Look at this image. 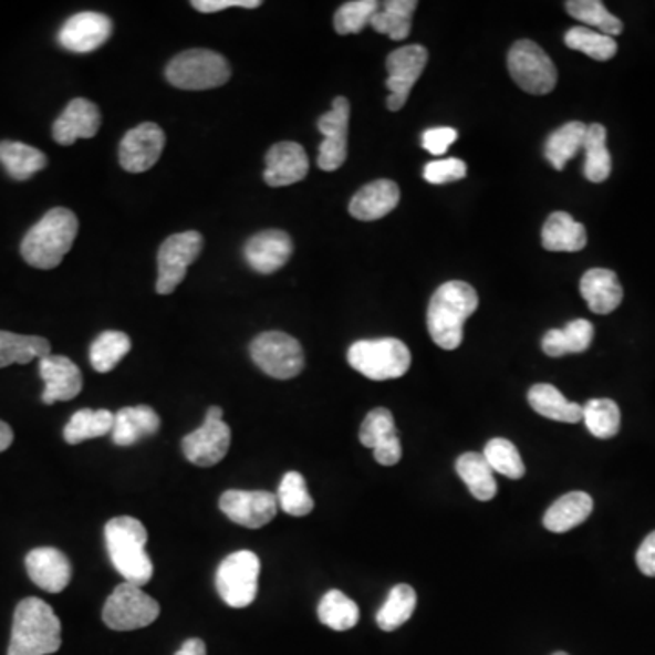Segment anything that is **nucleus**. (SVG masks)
<instances>
[{"label":"nucleus","instance_id":"1","mask_svg":"<svg viewBox=\"0 0 655 655\" xmlns=\"http://www.w3.org/2000/svg\"><path fill=\"white\" fill-rule=\"evenodd\" d=\"M479 306V298L468 282L448 281L437 288L428 304V332L437 346L456 350L462 343V328Z\"/></svg>","mask_w":655,"mask_h":655},{"label":"nucleus","instance_id":"2","mask_svg":"<svg viewBox=\"0 0 655 655\" xmlns=\"http://www.w3.org/2000/svg\"><path fill=\"white\" fill-rule=\"evenodd\" d=\"M77 233V216L67 208H53L22 239V259L39 270H53L72 250Z\"/></svg>","mask_w":655,"mask_h":655},{"label":"nucleus","instance_id":"3","mask_svg":"<svg viewBox=\"0 0 655 655\" xmlns=\"http://www.w3.org/2000/svg\"><path fill=\"white\" fill-rule=\"evenodd\" d=\"M61 621L50 604L28 597L17 604L8 655H50L62 645Z\"/></svg>","mask_w":655,"mask_h":655},{"label":"nucleus","instance_id":"4","mask_svg":"<svg viewBox=\"0 0 655 655\" xmlns=\"http://www.w3.org/2000/svg\"><path fill=\"white\" fill-rule=\"evenodd\" d=\"M104 538L113 569L123 575L124 583L148 584L154 575V563L146 553L148 532L143 522L128 516L110 519Z\"/></svg>","mask_w":655,"mask_h":655},{"label":"nucleus","instance_id":"5","mask_svg":"<svg viewBox=\"0 0 655 655\" xmlns=\"http://www.w3.org/2000/svg\"><path fill=\"white\" fill-rule=\"evenodd\" d=\"M349 363L372 381L399 380L412 366V354L399 339H364L350 346Z\"/></svg>","mask_w":655,"mask_h":655},{"label":"nucleus","instance_id":"6","mask_svg":"<svg viewBox=\"0 0 655 655\" xmlns=\"http://www.w3.org/2000/svg\"><path fill=\"white\" fill-rule=\"evenodd\" d=\"M230 77L231 67L228 61L211 50H188L179 53L166 67L169 84L190 92L225 86Z\"/></svg>","mask_w":655,"mask_h":655},{"label":"nucleus","instance_id":"7","mask_svg":"<svg viewBox=\"0 0 655 655\" xmlns=\"http://www.w3.org/2000/svg\"><path fill=\"white\" fill-rule=\"evenodd\" d=\"M261 561L250 550L231 553L220 563L216 573V586L220 600L231 609H246L257 597Z\"/></svg>","mask_w":655,"mask_h":655},{"label":"nucleus","instance_id":"8","mask_svg":"<svg viewBox=\"0 0 655 655\" xmlns=\"http://www.w3.org/2000/svg\"><path fill=\"white\" fill-rule=\"evenodd\" d=\"M159 614V603L149 597L143 586L132 583L118 584L103 609L104 623L117 632L146 628L157 621Z\"/></svg>","mask_w":655,"mask_h":655},{"label":"nucleus","instance_id":"9","mask_svg":"<svg viewBox=\"0 0 655 655\" xmlns=\"http://www.w3.org/2000/svg\"><path fill=\"white\" fill-rule=\"evenodd\" d=\"M253 363L273 380H293L304 368V352L298 339L284 332H264L250 344Z\"/></svg>","mask_w":655,"mask_h":655},{"label":"nucleus","instance_id":"10","mask_svg":"<svg viewBox=\"0 0 655 655\" xmlns=\"http://www.w3.org/2000/svg\"><path fill=\"white\" fill-rule=\"evenodd\" d=\"M508 72L521 90L547 95L558 84V70L543 48L533 41H518L508 52Z\"/></svg>","mask_w":655,"mask_h":655},{"label":"nucleus","instance_id":"11","mask_svg":"<svg viewBox=\"0 0 655 655\" xmlns=\"http://www.w3.org/2000/svg\"><path fill=\"white\" fill-rule=\"evenodd\" d=\"M202 245L205 239L199 231L195 230L175 233L163 242L157 256V264H159V277L155 284L157 293L168 295L177 290L188 272V267L200 256Z\"/></svg>","mask_w":655,"mask_h":655},{"label":"nucleus","instance_id":"12","mask_svg":"<svg viewBox=\"0 0 655 655\" xmlns=\"http://www.w3.org/2000/svg\"><path fill=\"white\" fill-rule=\"evenodd\" d=\"M230 445L231 430L222 420V408L210 406L206 412L205 425L183 439V451L186 459L195 466L208 468L225 459Z\"/></svg>","mask_w":655,"mask_h":655},{"label":"nucleus","instance_id":"13","mask_svg":"<svg viewBox=\"0 0 655 655\" xmlns=\"http://www.w3.org/2000/svg\"><path fill=\"white\" fill-rule=\"evenodd\" d=\"M426 62H428V50L419 44H409L389 53L386 59V70H388L386 86L389 90L386 104L389 112L403 110L412 87L425 72Z\"/></svg>","mask_w":655,"mask_h":655},{"label":"nucleus","instance_id":"14","mask_svg":"<svg viewBox=\"0 0 655 655\" xmlns=\"http://www.w3.org/2000/svg\"><path fill=\"white\" fill-rule=\"evenodd\" d=\"M350 103L346 97L333 98L332 110L318 121V128L324 135L319 146L318 164L324 171H335L349 157Z\"/></svg>","mask_w":655,"mask_h":655},{"label":"nucleus","instance_id":"15","mask_svg":"<svg viewBox=\"0 0 655 655\" xmlns=\"http://www.w3.org/2000/svg\"><path fill=\"white\" fill-rule=\"evenodd\" d=\"M164 146L166 135L159 124H138L121 141L118 163L129 174H143L159 163Z\"/></svg>","mask_w":655,"mask_h":655},{"label":"nucleus","instance_id":"16","mask_svg":"<svg viewBox=\"0 0 655 655\" xmlns=\"http://www.w3.org/2000/svg\"><path fill=\"white\" fill-rule=\"evenodd\" d=\"M219 508L230 521L257 530L275 519L279 501L270 491L228 490L220 496Z\"/></svg>","mask_w":655,"mask_h":655},{"label":"nucleus","instance_id":"17","mask_svg":"<svg viewBox=\"0 0 655 655\" xmlns=\"http://www.w3.org/2000/svg\"><path fill=\"white\" fill-rule=\"evenodd\" d=\"M112 31L113 24L110 17L97 11H82L64 22L56 39L67 52L92 53L108 41Z\"/></svg>","mask_w":655,"mask_h":655},{"label":"nucleus","instance_id":"18","mask_svg":"<svg viewBox=\"0 0 655 655\" xmlns=\"http://www.w3.org/2000/svg\"><path fill=\"white\" fill-rule=\"evenodd\" d=\"M293 253L292 237L282 230L259 231L245 245V261L251 270L270 275L281 270Z\"/></svg>","mask_w":655,"mask_h":655},{"label":"nucleus","instance_id":"19","mask_svg":"<svg viewBox=\"0 0 655 655\" xmlns=\"http://www.w3.org/2000/svg\"><path fill=\"white\" fill-rule=\"evenodd\" d=\"M39 374L46 384L42 403L53 405L59 401H72L81 394L82 374L77 364L64 355H48L39 361Z\"/></svg>","mask_w":655,"mask_h":655},{"label":"nucleus","instance_id":"20","mask_svg":"<svg viewBox=\"0 0 655 655\" xmlns=\"http://www.w3.org/2000/svg\"><path fill=\"white\" fill-rule=\"evenodd\" d=\"M27 570L31 581L50 594H59L72 581L70 559L52 547L31 550L27 555Z\"/></svg>","mask_w":655,"mask_h":655},{"label":"nucleus","instance_id":"21","mask_svg":"<svg viewBox=\"0 0 655 655\" xmlns=\"http://www.w3.org/2000/svg\"><path fill=\"white\" fill-rule=\"evenodd\" d=\"M308 169L310 160L301 144L284 141L268 149L264 180L272 188L292 186L306 177Z\"/></svg>","mask_w":655,"mask_h":655},{"label":"nucleus","instance_id":"22","mask_svg":"<svg viewBox=\"0 0 655 655\" xmlns=\"http://www.w3.org/2000/svg\"><path fill=\"white\" fill-rule=\"evenodd\" d=\"M101 128V110L87 98H73L53 123V138L61 146H72L77 138H92Z\"/></svg>","mask_w":655,"mask_h":655},{"label":"nucleus","instance_id":"23","mask_svg":"<svg viewBox=\"0 0 655 655\" xmlns=\"http://www.w3.org/2000/svg\"><path fill=\"white\" fill-rule=\"evenodd\" d=\"M399 199V186L395 185L394 180H374L363 186L354 195V199L350 200V214L364 222L383 219L397 208Z\"/></svg>","mask_w":655,"mask_h":655},{"label":"nucleus","instance_id":"24","mask_svg":"<svg viewBox=\"0 0 655 655\" xmlns=\"http://www.w3.org/2000/svg\"><path fill=\"white\" fill-rule=\"evenodd\" d=\"M579 290L590 310L600 315H609L623 302V288L620 279L606 268H592L581 277Z\"/></svg>","mask_w":655,"mask_h":655},{"label":"nucleus","instance_id":"25","mask_svg":"<svg viewBox=\"0 0 655 655\" xmlns=\"http://www.w3.org/2000/svg\"><path fill=\"white\" fill-rule=\"evenodd\" d=\"M160 428V417L149 406H128L118 409L113 423L112 439L118 446H134L144 437L155 436Z\"/></svg>","mask_w":655,"mask_h":655},{"label":"nucleus","instance_id":"26","mask_svg":"<svg viewBox=\"0 0 655 655\" xmlns=\"http://www.w3.org/2000/svg\"><path fill=\"white\" fill-rule=\"evenodd\" d=\"M594 510V499L586 491H570L548 508L543 524L553 533L570 532L583 524Z\"/></svg>","mask_w":655,"mask_h":655},{"label":"nucleus","instance_id":"27","mask_svg":"<svg viewBox=\"0 0 655 655\" xmlns=\"http://www.w3.org/2000/svg\"><path fill=\"white\" fill-rule=\"evenodd\" d=\"M541 239H543L544 250L569 251V253L584 250V246L589 242L584 226L566 211H553L552 216L548 217Z\"/></svg>","mask_w":655,"mask_h":655},{"label":"nucleus","instance_id":"28","mask_svg":"<svg viewBox=\"0 0 655 655\" xmlns=\"http://www.w3.org/2000/svg\"><path fill=\"white\" fill-rule=\"evenodd\" d=\"M594 341V324L586 319H575L563 330H550L544 333L543 346L548 357H563L569 354H583Z\"/></svg>","mask_w":655,"mask_h":655},{"label":"nucleus","instance_id":"29","mask_svg":"<svg viewBox=\"0 0 655 655\" xmlns=\"http://www.w3.org/2000/svg\"><path fill=\"white\" fill-rule=\"evenodd\" d=\"M528 403L533 412L547 419L559 423H579L583 420V406L566 399L552 384H533L528 392Z\"/></svg>","mask_w":655,"mask_h":655},{"label":"nucleus","instance_id":"30","mask_svg":"<svg viewBox=\"0 0 655 655\" xmlns=\"http://www.w3.org/2000/svg\"><path fill=\"white\" fill-rule=\"evenodd\" d=\"M0 163L11 179L28 180L46 168V155L41 149L15 141L0 143Z\"/></svg>","mask_w":655,"mask_h":655},{"label":"nucleus","instance_id":"31","mask_svg":"<svg viewBox=\"0 0 655 655\" xmlns=\"http://www.w3.org/2000/svg\"><path fill=\"white\" fill-rule=\"evenodd\" d=\"M456 470L477 501H490L497 496L496 471L491 470L482 454H462L457 459Z\"/></svg>","mask_w":655,"mask_h":655},{"label":"nucleus","instance_id":"32","mask_svg":"<svg viewBox=\"0 0 655 655\" xmlns=\"http://www.w3.org/2000/svg\"><path fill=\"white\" fill-rule=\"evenodd\" d=\"M52 352L50 341L37 335H19V333L0 330V368L10 364H28L31 361L48 357Z\"/></svg>","mask_w":655,"mask_h":655},{"label":"nucleus","instance_id":"33","mask_svg":"<svg viewBox=\"0 0 655 655\" xmlns=\"http://www.w3.org/2000/svg\"><path fill=\"white\" fill-rule=\"evenodd\" d=\"M115 414L110 409H79L67 420L64 428V440L67 445H79L84 440L108 436L113 430Z\"/></svg>","mask_w":655,"mask_h":655},{"label":"nucleus","instance_id":"34","mask_svg":"<svg viewBox=\"0 0 655 655\" xmlns=\"http://www.w3.org/2000/svg\"><path fill=\"white\" fill-rule=\"evenodd\" d=\"M415 0H388L377 10L370 27L392 41H403L412 31V17L417 10Z\"/></svg>","mask_w":655,"mask_h":655},{"label":"nucleus","instance_id":"35","mask_svg":"<svg viewBox=\"0 0 655 655\" xmlns=\"http://www.w3.org/2000/svg\"><path fill=\"white\" fill-rule=\"evenodd\" d=\"M586 124L572 121L555 129L547 144H544V157L555 169H563L569 160L583 149L584 135H586Z\"/></svg>","mask_w":655,"mask_h":655},{"label":"nucleus","instance_id":"36","mask_svg":"<svg viewBox=\"0 0 655 655\" xmlns=\"http://www.w3.org/2000/svg\"><path fill=\"white\" fill-rule=\"evenodd\" d=\"M584 177L590 183H604L612 174V157L606 148V128L603 124H590L584 135Z\"/></svg>","mask_w":655,"mask_h":655},{"label":"nucleus","instance_id":"37","mask_svg":"<svg viewBox=\"0 0 655 655\" xmlns=\"http://www.w3.org/2000/svg\"><path fill=\"white\" fill-rule=\"evenodd\" d=\"M132 350V339L124 332L108 330L93 341L90 363L98 374H108Z\"/></svg>","mask_w":655,"mask_h":655},{"label":"nucleus","instance_id":"38","mask_svg":"<svg viewBox=\"0 0 655 655\" xmlns=\"http://www.w3.org/2000/svg\"><path fill=\"white\" fill-rule=\"evenodd\" d=\"M318 615L328 628L346 632L358 623V606L341 590H330L319 603Z\"/></svg>","mask_w":655,"mask_h":655},{"label":"nucleus","instance_id":"39","mask_svg":"<svg viewBox=\"0 0 655 655\" xmlns=\"http://www.w3.org/2000/svg\"><path fill=\"white\" fill-rule=\"evenodd\" d=\"M417 594L409 584H397L389 590L388 600L377 612V625L384 632H394L405 625L414 614Z\"/></svg>","mask_w":655,"mask_h":655},{"label":"nucleus","instance_id":"40","mask_svg":"<svg viewBox=\"0 0 655 655\" xmlns=\"http://www.w3.org/2000/svg\"><path fill=\"white\" fill-rule=\"evenodd\" d=\"M564 8L573 19L595 28L603 35L615 37L623 31V22L612 15L601 0H570Z\"/></svg>","mask_w":655,"mask_h":655},{"label":"nucleus","instance_id":"41","mask_svg":"<svg viewBox=\"0 0 655 655\" xmlns=\"http://www.w3.org/2000/svg\"><path fill=\"white\" fill-rule=\"evenodd\" d=\"M583 420L592 436L612 439L621 426L620 406L612 399H592L583 406Z\"/></svg>","mask_w":655,"mask_h":655},{"label":"nucleus","instance_id":"42","mask_svg":"<svg viewBox=\"0 0 655 655\" xmlns=\"http://www.w3.org/2000/svg\"><path fill=\"white\" fill-rule=\"evenodd\" d=\"M564 44L570 50L592 56L594 61H610L617 53V42L614 37L603 35L590 28L575 27L566 31Z\"/></svg>","mask_w":655,"mask_h":655},{"label":"nucleus","instance_id":"43","mask_svg":"<svg viewBox=\"0 0 655 655\" xmlns=\"http://www.w3.org/2000/svg\"><path fill=\"white\" fill-rule=\"evenodd\" d=\"M277 501L279 507L292 518H304L308 513H312L315 507L308 491L306 481L299 471H288L287 476L282 477L281 487L277 491Z\"/></svg>","mask_w":655,"mask_h":655},{"label":"nucleus","instance_id":"44","mask_svg":"<svg viewBox=\"0 0 655 655\" xmlns=\"http://www.w3.org/2000/svg\"><path fill=\"white\" fill-rule=\"evenodd\" d=\"M482 456L487 459L491 470L501 474V476L510 477V479H521L527 474V466L522 461L521 454L513 443L508 439L488 440V445L485 446Z\"/></svg>","mask_w":655,"mask_h":655},{"label":"nucleus","instance_id":"45","mask_svg":"<svg viewBox=\"0 0 655 655\" xmlns=\"http://www.w3.org/2000/svg\"><path fill=\"white\" fill-rule=\"evenodd\" d=\"M380 10V2L375 0H352L339 8L333 17V28L339 35L361 33L372 22V17Z\"/></svg>","mask_w":655,"mask_h":655},{"label":"nucleus","instance_id":"46","mask_svg":"<svg viewBox=\"0 0 655 655\" xmlns=\"http://www.w3.org/2000/svg\"><path fill=\"white\" fill-rule=\"evenodd\" d=\"M397 437L395 430V420L392 412L386 408H375L364 417L361 432H358V440L363 443L366 448L374 450L375 446H380L384 440Z\"/></svg>","mask_w":655,"mask_h":655},{"label":"nucleus","instance_id":"47","mask_svg":"<svg viewBox=\"0 0 655 655\" xmlns=\"http://www.w3.org/2000/svg\"><path fill=\"white\" fill-rule=\"evenodd\" d=\"M468 174L465 160L456 159H440L428 163L423 169V177L426 183L430 185H446V183H454V180L465 179Z\"/></svg>","mask_w":655,"mask_h":655},{"label":"nucleus","instance_id":"48","mask_svg":"<svg viewBox=\"0 0 655 655\" xmlns=\"http://www.w3.org/2000/svg\"><path fill=\"white\" fill-rule=\"evenodd\" d=\"M457 141V129L450 128V126H440V128L426 129L423 137H420V144L423 148L432 155L446 154V149L450 148L451 144Z\"/></svg>","mask_w":655,"mask_h":655},{"label":"nucleus","instance_id":"49","mask_svg":"<svg viewBox=\"0 0 655 655\" xmlns=\"http://www.w3.org/2000/svg\"><path fill=\"white\" fill-rule=\"evenodd\" d=\"M191 6L200 13H217V11L228 10V8L256 10L261 6V2L259 0H194Z\"/></svg>","mask_w":655,"mask_h":655},{"label":"nucleus","instance_id":"50","mask_svg":"<svg viewBox=\"0 0 655 655\" xmlns=\"http://www.w3.org/2000/svg\"><path fill=\"white\" fill-rule=\"evenodd\" d=\"M637 569L645 573L646 578H655V532L641 543L640 550L635 553Z\"/></svg>","mask_w":655,"mask_h":655},{"label":"nucleus","instance_id":"51","mask_svg":"<svg viewBox=\"0 0 655 655\" xmlns=\"http://www.w3.org/2000/svg\"><path fill=\"white\" fill-rule=\"evenodd\" d=\"M401 456H403V448H401L399 436L384 440L374 448L375 461L383 466L397 465L401 461Z\"/></svg>","mask_w":655,"mask_h":655},{"label":"nucleus","instance_id":"52","mask_svg":"<svg viewBox=\"0 0 655 655\" xmlns=\"http://www.w3.org/2000/svg\"><path fill=\"white\" fill-rule=\"evenodd\" d=\"M175 655H206L205 641L197 640V637L185 641L179 651L175 652Z\"/></svg>","mask_w":655,"mask_h":655},{"label":"nucleus","instance_id":"53","mask_svg":"<svg viewBox=\"0 0 655 655\" xmlns=\"http://www.w3.org/2000/svg\"><path fill=\"white\" fill-rule=\"evenodd\" d=\"M11 443H13V430H11V426L8 423L0 420V454L8 450Z\"/></svg>","mask_w":655,"mask_h":655},{"label":"nucleus","instance_id":"54","mask_svg":"<svg viewBox=\"0 0 655 655\" xmlns=\"http://www.w3.org/2000/svg\"><path fill=\"white\" fill-rule=\"evenodd\" d=\"M553 655H569V654H564V652H555V654Z\"/></svg>","mask_w":655,"mask_h":655}]
</instances>
